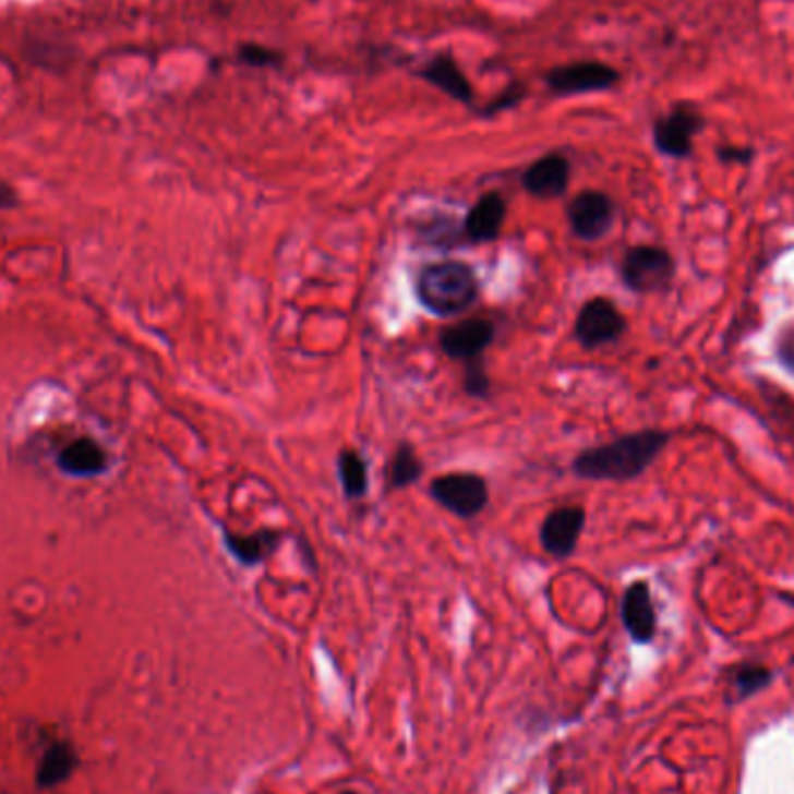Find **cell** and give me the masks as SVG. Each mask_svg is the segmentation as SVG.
I'll return each instance as SVG.
<instances>
[{"label":"cell","mask_w":794,"mask_h":794,"mask_svg":"<svg viewBox=\"0 0 794 794\" xmlns=\"http://www.w3.org/2000/svg\"><path fill=\"white\" fill-rule=\"evenodd\" d=\"M664 432L643 430L611 444L584 450L574 460V472L592 481H627L639 477L666 444Z\"/></svg>","instance_id":"6da1fadb"},{"label":"cell","mask_w":794,"mask_h":794,"mask_svg":"<svg viewBox=\"0 0 794 794\" xmlns=\"http://www.w3.org/2000/svg\"><path fill=\"white\" fill-rule=\"evenodd\" d=\"M417 293L430 314L448 318L474 304L479 281L469 265L446 261L421 269Z\"/></svg>","instance_id":"7a4b0ae2"},{"label":"cell","mask_w":794,"mask_h":794,"mask_svg":"<svg viewBox=\"0 0 794 794\" xmlns=\"http://www.w3.org/2000/svg\"><path fill=\"white\" fill-rule=\"evenodd\" d=\"M674 277V261L664 249L637 246L623 261V281L637 293H653Z\"/></svg>","instance_id":"3957f363"},{"label":"cell","mask_w":794,"mask_h":794,"mask_svg":"<svg viewBox=\"0 0 794 794\" xmlns=\"http://www.w3.org/2000/svg\"><path fill=\"white\" fill-rule=\"evenodd\" d=\"M430 493L444 509L460 518H472L481 514L489 504V489L477 474H448L432 481Z\"/></svg>","instance_id":"277c9868"},{"label":"cell","mask_w":794,"mask_h":794,"mask_svg":"<svg viewBox=\"0 0 794 794\" xmlns=\"http://www.w3.org/2000/svg\"><path fill=\"white\" fill-rule=\"evenodd\" d=\"M574 333L586 349H598L625 333V318L611 300L594 298L579 312Z\"/></svg>","instance_id":"5b68a950"},{"label":"cell","mask_w":794,"mask_h":794,"mask_svg":"<svg viewBox=\"0 0 794 794\" xmlns=\"http://www.w3.org/2000/svg\"><path fill=\"white\" fill-rule=\"evenodd\" d=\"M567 216L572 230L579 234L581 240L592 242L604 238L609 232L613 224V203L609 195L600 191H586L574 197L567 209Z\"/></svg>","instance_id":"8992f818"},{"label":"cell","mask_w":794,"mask_h":794,"mask_svg":"<svg viewBox=\"0 0 794 794\" xmlns=\"http://www.w3.org/2000/svg\"><path fill=\"white\" fill-rule=\"evenodd\" d=\"M618 72L604 65V63H574L565 68H555L549 75V86L555 94L572 96V94H586V92H602L611 84H616Z\"/></svg>","instance_id":"52a82bcc"},{"label":"cell","mask_w":794,"mask_h":794,"mask_svg":"<svg viewBox=\"0 0 794 794\" xmlns=\"http://www.w3.org/2000/svg\"><path fill=\"white\" fill-rule=\"evenodd\" d=\"M495 337V328L491 321L485 318H469L458 323V326H448L440 335L442 351L454 360H477L485 349L491 347Z\"/></svg>","instance_id":"ba28073f"},{"label":"cell","mask_w":794,"mask_h":794,"mask_svg":"<svg viewBox=\"0 0 794 794\" xmlns=\"http://www.w3.org/2000/svg\"><path fill=\"white\" fill-rule=\"evenodd\" d=\"M586 512L581 507H563L549 514L541 526V546L553 557H567L584 532Z\"/></svg>","instance_id":"9c48e42d"},{"label":"cell","mask_w":794,"mask_h":794,"mask_svg":"<svg viewBox=\"0 0 794 794\" xmlns=\"http://www.w3.org/2000/svg\"><path fill=\"white\" fill-rule=\"evenodd\" d=\"M623 623L629 637L639 643H648L655 637L658 618L651 602V590H648L643 581H637L627 588L623 598Z\"/></svg>","instance_id":"30bf717a"},{"label":"cell","mask_w":794,"mask_h":794,"mask_svg":"<svg viewBox=\"0 0 794 794\" xmlns=\"http://www.w3.org/2000/svg\"><path fill=\"white\" fill-rule=\"evenodd\" d=\"M701 119L693 110H676L655 125V144L666 156H688Z\"/></svg>","instance_id":"8fae6325"},{"label":"cell","mask_w":794,"mask_h":794,"mask_svg":"<svg viewBox=\"0 0 794 794\" xmlns=\"http://www.w3.org/2000/svg\"><path fill=\"white\" fill-rule=\"evenodd\" d=\"M569 184V164L561 154H551L539 158L526 175H522V187L537 197H561Z\"/></svg>","instance_id":"7c38bea8"},{"label":"cell","mask_w":794,"mask_h":794,"mask_svg":"<svg viewBox=\"0 0 794 794\" xmlns=\"http://www.w3.org/2000/svg\"><path fill=\"white\" fill-rule=\"evenodd\" d=\"M507 216V205H504L502 195L485 193L481 201L469 209L465 219V232L472 242H491L497 238V232Z\"/></svg>","instance_id":"4fadbf2b"},{"label":"cell","mask_w":794,"mask_h":794,"mask_svg":"<svg viewBox=\"0 0 794 794\" xmlns=\"http://www.w3.org/2000/svg\"><path fill=\"white\" fill-rule=\"evenodd\" d=\"M59 467L65 474H72V477H96V474L105 472L107 456L96 442L77 440L61 448Z\"/></svg>","instance_id":"5bb4252c"},{"label":"cell","mask_w":794,"mask_h":794,"mask_svg":"<svg viewBox=\"0 0 794 794\" xmlns=\"http://www.w3.org/2000/svg\"><path fill=\"white\" fill-rule=\"evenodd\" d=\"M423 77L435 84V86H440L442 92H446L448 96L458 98V100L472 98V88H469V82L465 80V75H462L454 59L440 57L435 61H430L423 68Z\"/></svg>","instance_id":"9a60e30c"},{"label":"cell","mask_w":794,"mask_h":794,"mask_svg":"<svg viewBox=\"0 0 794 794\" xmlns=\"http://www.w3.org/2000/svg\"><path fill=\"white\" fill-rule=\"evenodd\" d=\"M277 539H279L277 532H258L251 537H238V534L226 532V546L242 565L251 567V565L263 563L265 557L273 553Z\"/></svg>","instance_id":"2e32d148"},{"label":"cell","mask_w":794,"mask_h":794,"mask_svg":"<svg viewBox=\"0 0 794 794\" xmlns=\"http://www.w3.org/2000/svg\"><path fill=\"white\" fill-rule=\"evenodd\" d=\"M75 753L65 744H53L38 767V785L40 787H53L61 785L70 779V773L75 771Z\"/></svg>","instance_id":"e0dca14e"},{"label":"cell","mask_w":794,"mask_h":794,"mask_svg":"<svg viewBox=\"0 0 794 794\" xmlns=\"http://www.w3.org/2000/svg\"><path fill=\"white\" fill-rule=\"evenodd\" d=\"M339 479L341 485H345V493L351 500L363 497L368 493V465L365 460L360 458L356 450H345L339 454Z\"/></svg>","instance_id":"ac0fdd59"},{"label":"cell","mask_w":794,"mask_h":794,"mask_svg":"<svg viewBox=\"0 0 794 794\" xmlns=\"http://www.w3.org/2000/svg\"><path fill=\"white\" fill-rule=\"evenodd\" d=\"M423 472V465L417 456V450L411 446L402 444L400 448L395 450V458L390 465V485L393 489H407L413 481H419Z\"/></svg>","instance_id":"d6986e66"},{"label":"cell","mask_w":794,"mask_h":794,"mask_svg":"<svg viewBox=\"0 0 794 794\" xmlns=\"http://www.w3.org/2000/svg\"><path fill=\"white\" fill-rule=\"evenodd\" d=\"M771 674L765 670V666H744L742 672L736 674V690L742 697H748L753 693H757L760 688H765V685L769 683Z\"/></svg>","instance_id":"ffe728a7"},{"label":"cell","mask_w":794,"mask_h":794,"mask_svg":"<svg viewBox=\"0 0 794 794\" xmlns=\"http://www.w3.org/2000/svg\"><path fill=\"white\" fill-rule=\"evenodd\" d=\"M469 363H472V368L467 370V382H465L467 393L485 395V393H489V378H485V374H483V370H481V365L477 363V360H469Z\"/></svg>","instance_id":"44dd1931"},{"label":"cell","mask_w":794,"mask_h":794,"mask_svg":"<svg viewBox=\"0 0 794 794\" xmlns=\"http://www.w3.org/2000/svg\"><path fill=\"white\" fill-rule=\"evenodd\" d=\"M242 51H244V53H242V59H246V61H258V63H267L269 59H273V57H269V51H265V49H256V47H244Z\"/></svg>","instance_id":"7402d4cb"},{"label":"cell","mask_w":794,"mask_h":794,"mask_svg":"<svg viewBox=\"0 0 794 794\" xmlns=\"http://www.w3.org/2000/svg\"><path fill=\"white\" fill-rule=\"evenodd\" d=\"M10 205H14V193L8 187L0 184V209L10 207Z\"/></svg>","instance_id":"603a6c76"},{"label":"cell","mask_w":794,"mask_h":794,"mask_svg":"<svg viewBox=\"0 0 794 794\" xmlns=\"http://www.w3.org/2000/svg\"><path fill=\"white\" fill-rule=\"evenodd\" d=\"M345 794H358V792H345Z\"/></svg>","instance_id":"cb8c5ba5"},{"label":"cell","mask_w":794,"mask_h":794,"mask_svg":"<svg viewBox=\"0 0 794 794\" xmlns=\"http://www.w3.org/2000/svg\"><path fill=\"white\" fill-rule=\"evenodd\" d=\"M790 602H792V604H794V598H792V600H790Z\"/></svg>","instance_id":"d4e9b609"}]
</instances>
